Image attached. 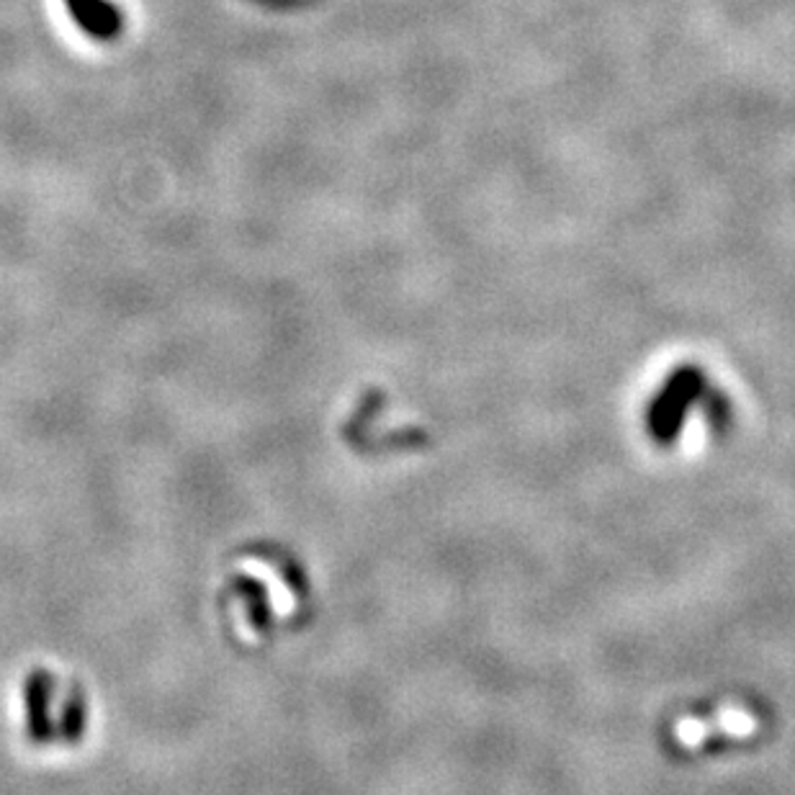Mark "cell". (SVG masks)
Listing matches in <instances>:
<instances>
[{
    "label": "cell",
    "mask_w": 795,
    "mask_h": 795,
    "mask_svg": "<svg viewBox=\"0 0 795 795\" xmlns=\"http://www.w3.org/2000/svg\"><path fill=\"white\" fill-rule=\"evenodd\" d=\"M72 24L93 42H114L124 29V13L111 0H65Z\"/></svg>",
    "instance_id": "1"
}]
</instances>
